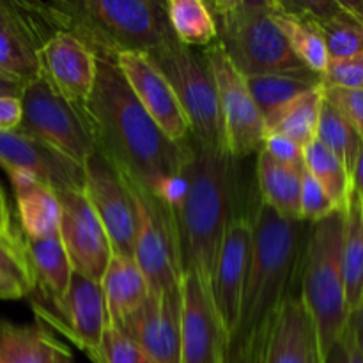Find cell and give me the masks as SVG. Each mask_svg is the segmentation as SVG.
<instances>
[{
  "instance_id": "1",
  "label": "cell",
  "mask_w": 363,
  "mask_h": 363,
  "mask_svg": "<svg viewBox=\"0 0 363 363\" xmlns=\"http://www.w3.org/2000/svg\"><path fill=\"white\" fill-rule=\"evenodd\" d=\"M84 112L99 151L151 195L190 162L191 140L176 144L160 130L135 98L116 59H98V78Z\"/></svg>"
},
{
  "instance_id": "2",
  "label": "cell",
  "mask_w": 363,
  "mask_h": 363,
  "mask_svg": "<svg viewBox=\"0 0 363 363\" xmlns=\"http://www.w3.org/2000/svg\"><path fill=\"white\" fill-rule=\"evenodd\" d=\"M254 248L240 308V323L229 351L250 342L272 328L296 269H301L308 230L307 222L282 218L261 201L254 213Z\"/></svg>"
},
{
  "instance_id": "3",
  "label": "cell",
  "mask_w": 363,
  "mask_h": 363,
  "mask_svg": "<svg viewBox=\"0 0 363 363\" xmlns=\"http://www.w3.org/2000/svg\"><path fill=\"white\" fill-rule=\"evenodd\" d=\"M52 32H69L98 59L124 52L151 53L174 38L165 2L155 0H57L34 2Z\"/></svg>"
},
{
  "instance_id": "4",
  "label": "cell",
  "mask_w": 363,
  "mask_h": 363,
  "mask_svg": "<svg viewBox=\"0 0 363 363\" xmlns=\"http://www.w3.org/2000/svg\"><path fill=\"white\" fill-rule=\"evenodd\" d=\"M184 167L188 194L177 223L183 247L184 272H195L211 284L218 250L230 222L236 218V158L227 149L195 144Z\"/></svg>"
},
{
  "instance_id": "5",
  "label": "cell",
  "mask_w": 363,
  "mask_h": 363,
  "mask_svg": "<svg viewBox=\"0 0 363 363\" xmlns=\"http://www.w3.org/2000/svg\"><path fill=\"white\" fill-rule=\"evenodd\" d=\"M346 211L312 223L301 261V300L314 319L323 357H328L350 323L342 248Z\"/></svg>"
},
{
  "instance_id": "6",
  "label": "cell",
  "mask_w": 363,
  "mask_h": 363,
  "mask_svg": "<svg viewBox=\"0 0 363 363\" xmlns=\"http://www.w3.org/2000/svg\"><path fill=\"white\" fill-rule=\"evenodd\" d=\"M209 9L218 43L245 77L311 71L296 59L273 21L269 2L216 0L209 2Z\"/></svg>"
},
{
  "instance_id": "7",
  "label": "cell",
  "mask_w": 363,
  "mask_h": 363,
  "mask_svg": "<svg viewBox=\"0 0 363 363\" xmlns=\"http://www.w3.org/2000/svg\"><path fill=\"white\" fill-rule=\"evenodd\" d=\"M149 55L172 84L190 121L195 144L225 149L218 89L204 52L183 45L174 35Z\"/></svg>"
},
{
  "instance_id": "8",
  "label": "cell",
  "mask_w": 363,
  "mask_h": 363,
  "mask_svg": "<svg viewBox=\"0 0 363 363\" xmlns=\"http://www.w3.org/2000/svg\"><path fill=\"white\" fill-rule=\"evenodd\" d=\"M124 179L137 209L135 261L144 272L151 293L181 289L186 272L176 211L133 179L126 176Z\"/></svg>"
},
{
  "instance_id": "9",
  "label": "cell",
  "mask_w": 363,
  "mask_h": 363,
  "mask_svg": "<svg viewBox=\"0 0 363 363\" xmlns=\"http://www.w3.org/2000/svg\"><path fill=\"white\" fill-rule=\"evenodd\" d=\"M23 117L18 131L45 142L84 167L98 151L94 131L84 108L57 94L43 77L34 78L21 96Z\"/></svg>"
},
{
  "instance_id": "10",
  "label": "cell",
  "mask_w": 363,
  "mask_h": 363,
  "mask_svg": "<svg viewBox=\"0 0 363 363\" xmlns=\"http://www.w3.org/2000/svg\"><path fill=\"white\" fill-rule=\"evenodd\" d=\"M202 52L218 89L225 149L236 160L259 152L266 138V123L248 87L247 77L230 62L218 41Z\"/></svg>"
},
{
  "instance_id": "11",
  "label": "cell",
  "mask_w": 363,
  "mask_h": 363,
  "mask_svg": "<svg viewBox=\"0 0 363 363\" xmlns=\"http://www.w3.org/2000/svg\"><path fill=\"white\" fill-rule=\"evenodd\" d=\"M28 300L43 325L66 337L84 351L92 363H99L103 335L110 325L101 284L73 273L69 291L60 303L48 305L34 294H30Z\"/></svg>"
},
{
  "instance_id": "12",
  "label": "cell",
  "mask_w": 363,
  "mask_h": 363,
  "mask_svg": "<svg viewBox=\"0 0 363 363\" xmlns=\"http://www.w3.org/2000/svg\"><path fill=\"white\" fill-rule=\"evenodd\" d=\"M84 172V195L101 220L113 254L135 257L137 209L123 172L99 149L85 162Z\"/></svg>"
},
{
  "instance_id": "13",
  "label": "cell",
  "mask_w": 363,
  "mask_h": 363,
  "mask_svg": "<svg viewBox=\"0 0 363 363\" xmlns=\"http://www.w3.org/2000/svg\"><path fill=\"white\" fill-rule=\"evenodd\" d=\"M181 294L183 363H225L229 333L216 308L211 284L199 273L186 272Z\"/></svg>"
},
{
  "instance_id": "14",
  "label": "cell",
  "mask_w": 363,
  "mask_h": 363,
  "mask_svg": "<svg viewBox=\"0 0 363 363\" xmlns=\"http://www.w3.org/2000/svg\"><path fill=\"white\" fill-rule=\"evenodd\" d=\"M57 194L62 208L59 236L73 272L101 284L113 255L108 234L84 191L67 190Z\"/></svg>"
},
{
  "instance_id": "15",
  "label": "cell",
  "mask_w": 363,
  "mask_h": 363,
  "mask_svg": "<svg viewBox=\"0 0 363 363\" xmlns=\"http://www.w3.org/2000/svg\"><path fill=\"white\" fill-rule=\"evenodd\" d=\"M119 69L130 84L135 98L155 119L160 130L176 144L191 140V126L179 98L158 64L144 52H124L116 57Z\"/></svg>"
},
{
  "instance_id": "16",
  "label": "cell",
  "mask_w": 363,
  "mask_h": 363,
  "mask_svg": "<svg viewBox=\"0 0 363 363\" xmlns=\"http://www.w3.org/2000/svg\"><path fill=\"white\" fill-rule=\"evenodd\" d=\"M181 314V289L151 293L133 314L113 325L130 335L155 363H183Z\"/></svg>"
},
{
  "instance_id": "17",
  "label": "cell",
  "mask_w": 363,
  "mask_h": 363,
  "mask_svg": "<svg viewBox=\"0 0 363 363\" xmlns=\"http://www.w3.org/2000/svg\"><path fill=\"white\" fill-rule=\"evenodd\" d=\"M254 248V222L248 216H236L230 222L218 250L211 277V291L229 342L238 330L245 284Z\"/></svg>"
},
{
  "instance_id": "18",
  "label": "cell",
  "mask_w": 363,
  "mask_h": 363,
  "mask_svg": "<svg viewBox=\"0 0 363 363\" xmlns=\"http://www.w3.org/2000/svg\"><path fill=\"white\" fill-rule=\"evenodd\" d=\"M39 69L57 94L84 108L98 78V57L77 35L55 32L39 48Z\"/></svg>"
},
{
  "instance_id": "19",
  "label": "cell",
  "mask_w": 363,
  "mask_h": 363,
  "mask_svg": "<svg viewBox=\"0 0 363 363\" xmlns=\"http://www.w3.org/2000/svg\"><path fill=\"white\" fill-rule=\"evenodd\" d=\"M52 30L32 2H0V73L39 77V48Z\"/></svg>"
},
{
  "instance_id": "20",
  "label": "cell",
  "mask_w": 363,
  "mask_h": 363,
  "mask_svg": "<svg viewBox=\"0 0 363 363\" xmlns=\"http://www.w3.org/2000/svg\"><path fill=\"white\" fill-rule=\"evenodd\" d=\"M0 167L32 174L57 191H84V167L18 130L0 131Z\"/></svg>"
},
{
  "instance_id": "21",
  "label": "cell",
  "mask_w": 363,
  "mask_h": 363,
  "mask_svg": "<svg viewBox=\"0 0 363 363\" xmlns=\"http://www.w3.org/2000/svg\"><path fill=\"white\" fill-rule=\"evenodd\" d=\"M264 363H326L314 319L301 296L291 294L273 319Z\"/></svg>"
},
{
  "instance_id": "22",
  "label": "cell",
  "mask_w": 363,
  "mask_h": 363,
  "mask_svg": "<svg viewBox=\"0 0 363 363\" xmlns=\"http://www.w3.org/2000/svg\"><path fill=\"white\" fill-rule=\"evenodd\" d=\"M7 176L16 199L21 234L27 240H43L59 234L62 208L55 188L27 172L13 170Z\"/></svg>"
},
{
  "instance_id": "23",
  "label": "cell",
  "mask_w": 363,
  "mask_h": 363,
  "mask_svg": "<svg viewBox=\"0 0 363 363\" xmlns=\"http://www.w3.org/2000/svg\"><path fill=\"white\" fill-rule=\"evenodd\" d=\"M73 354L64 342L39 325L0 321V363H71Z\"/></svg>"
},
{
  "instance_id": "24",
  "label": "cell",
  "mask_w": 363,
  "mask_h": 363,
  "mask_svg": "<svg viewBox=\"0 0 363 363\" xmlns=\"http://www.w3.org/2000/svg\"><path fill=\"white\" fill-rule=\"evenodd\" d=\"M25 245H27L28 259H30L35 282H38L30 294L41 298L48 305L60 303L69 291L74 273L60 236L53 234L43 240L25 238Z\"/></svg>"
},
{
  "instance_id": "25",
  "label": "cell",
  "mask_w": 363,
  "mask_h": 363,
  "mask_svg": "<svg viewBox=\"0 0 363 363\" xmlns=\"http://www.w3.org/2000/svg\"><path fill=\"white\" fill-rule=\"evenodd\" d=\"M110 323H121L133 314L151 294L147 279L135 257L112 255L101 280Z\"/></svg>"
},
{
  "instance_id": "26",
  "label": "cell",
  "mask_w": 363,
  "mask_h": 363,
  "mask_svg": "<svg viewBox=\"0 0 363 363\" xmlns=\"http://www.w3.org/2000/svg\"><path fill=\"white\" fill-rule=\"evenodd\" d=\"M307 172V170H305ZM301 170L277 162L266 151L257 152V183L264 204L282 218L301 220Z\"/></svg>"
},
{
  "instance_id": "27",
  "label": "cell",
  "mask_w": 363,
  "mask_h": 363,
  "mask_svg": "<svg viewBox=\"0 0 363 363\" xmlns=\"http://www.w3.org/2000/svg\"><path fill=\"white\" fill-rule=\"evenodd\" d=\"M272 18L286 38L296 59L315 74H325L330 66V53L318 23L284 9L280 2H269Z\"/></svg>"
},
{
  "instance_id": "28",
  "label": "cell",
  "mask_w": 363,
  "mask_h": 363,
  "mask_svg": "<svg viewBox=\"0 0 363 363\" xmlns=\"http://www.w3.org/2000/svg\"><path fill=\"white\" fill-rule=\"evenodd\" d=\"M252 96L261 110L264 123L268 117L279 112L300 96L321 87L323 77L314 71H298V73H272L247 77Z\"/></svg>"
},
{
  "instance_id": "29",
  "label": "cell",
  "mask_w": 363,
  "mask_h": 363,
  "mask_svg": "<svg viewBox=\"0 0 363 363\" xmlns=\"http://www.w3.org/2000/svg\"><path fill=\"white\" fill-rule=\"evenodd\" d=\"M323 101H325V92L321 85L268 117L266 133L286 135L301 147H307L318 135Z\"/></svg>"
},
{
  "instance_id": "30",
  "label": "cell",
  "mask_w": 363,
  "mask_h": 363,
  "mask_svg": "<svg viewBox=\"0 0 363 363\" xmlns=\"http://www.w3.org/2000/svg\"><path fill=\"white\" fill-rule=\"evenodd\" d=\"M342 266L347 308L351 315L363 301V208L354 191L346 209Z\"/></svg>"
},
{
  "instance_id": "31",
  "label": "cell",
  "mask_w": 363,
  "mask_h": 363,
  "mask_svg": "<svg viewBox=\"0 0 363 363\" xmlns=\"http://www.w3.org/2000/svg\"><path fill=\"white\" fill-rule=\"evenodd\" d=\"M165 7L174 35L183 45L208 48L218 41V28L209 4L202 0H169Z\"/></svg>"
},
{
  "instance_id": "32",
  "label": "cell",
  "mask_w": 363,
  "mask_h": 363,
  "mask_svg": "<svg viewBox=\"0 0 363 363\" xmlns=\"http://www.w3.org/2000/svg\"><path fill=\"white\" fill-rule=\"evenodd\" d=\"M305 167L307 172H311L312 177L325 188L330 199L335 202L337 209L346 211L353 195V181L342 160L314 138L305 147Z\"/></svg>"
},
{
  "instance_id": "33",
  "label": "cell",
  "mask_w": 363,
  "mask_h": 363,
  "mask_svg": "<svg viewBox=\"0 0 363 363\" xmlns=\"http://www.w3.org/2000/svg\"><path fill=\"white\" fill-rule=\"evenodd\" d=\"M315 138L342 160L347 172L353 177V170L357 167L358 156H360L363 149V140L360 135H358V131L351 126L350 121L335 106L330 105L326 99L323 101Z\"/></svg>"
},
{
  "instance_id": "34",
  "label": "cell",
  "mask_w": 363,
  "mask_h": 363,
  "mask_svg": "<svg viewBox=\"0 0 363 363\" xmlns=\"http://www.w3.org/2000/svg\"><path fill=\"white\" fill-rule=\"evenodd\" d=\"M328 48L330 60L347 59L363 52V23L347 13L339 2V9L318 23Z\"/></svg>"
},
{
  "instance_id": "35",
  "label": "cell",
  "mask_w": 363,
  "mask_h": 363,
  "mask_svg": "<svg viewBox=\"0 0 363 363\" xmlns=\"http://www.w3.org/2000/svg\"><path fill=\"white\" fill-rule=\"evenodd\" d=\"M0 269L11 279L16 280L27 291V296L38 286L30 259H28L25 238L21 233L14 234V236L0 234Z\"/></svg>"
},
{
  "instance_id": "36",
  "label": "cell",
  "mask_w": 363,
  "mask_h": 363,
  "mask_svg": "<svg viewBox=\"0 0 363 363\" xmlns=\"http://www.w3.org/2000/svg\"><path fill=\"white\" fill-rule=\"evenodd\" d=\"M99 363H155L145 351L123 332L119 326L110 323L105 330L99 351Z\"/></svg>"
},
{
  "instance_id": "37",
  "label": "cell",
  "mask_w": 363,
  "mask_h": 363,
  "mask_svg": "<svg viewBox=\"0 0 363 363\" xmlns=\"http://www.w3.org/2000/svg\"><path fill=\"white\" fill-rule=\"evenodd\" d=\"M335 211L339 209L325 188L312 177L311 172H305L301 181V220L312 225L332 216Z\"/></svg>"
},
{
  "instance_id": "38",
  "label": "cell",
  "mask_w": 363,
  "mask_h": 363,
  "mask_svg": "<svg viewBox=\"0 0 363 363\" xmlns=\"http://www.w3.org/2000/svg\"><path fill=\"white\" fill-rule=\"evenodd\" d=\"M323 87H340L363 91V52L347 59L330 60L323 74Z\"/></svg>"
},
{
  "instance_id": "39",
  "label": "cell",
  "mask_w": 363,
  "mask_h": 363,
  "mask_svg": "<svg viewBox=\"0 0 363 363\" xmlns=\"http://www.w3.org/2000/svg\"><path fill=\"white\" fill-rule=\"evenodd\" d=\"M325 99L332 106H335L351 126L358 131L363 140V91L340 87H323Z\"/></svg>"
},
{
  "instance_id": "40",
  "label": "cell",
  "mask_w": 363,
  "mask_h": 363,
  "mask_svg": "<svg viewBox=\"0 0 363 363\" xmlns=\"http://www.w3.org/2000/svg\"><path fill=\"white\" fill-rule=\"evenodd\" d=\"M262 151H266L284 165H289L293 169L301 170V172L307 170V167H305V147H301L300 144L291 140L286 135L266 133Z\"/></svg>"
},
{
  "instance_id": "41",
  "label": "cell",
  "mask_w": 363,
  "mask_h": 363,
  "mask_svg": "<svg viewBox=\"0 0 363 363\" xmlns=\"http://www.w3.org/2000/svg\"><path fill=\"white\" fill-rule=\"evenodd\" d=\"M268 333L269 330L266 333L254 337V339H252L250 342L245 344V346L227 353L225 363H264Z\"/></svg>"
},
{
  "instance_id": "42",
  "label": "cell",
  "mask_w": 363,
  "mask_h": 363,
  "mask_svg": "<svg viewBox=\"0 0 363 363\" xmlns=\"http://www.w3.org/2000/svg\"><path fill=\"white\" fill-rule=\"evenodd\" d=\"M326 363H363V353L358 350L357 342L347 328L339 342L328 353Z\"/></svg>"
},
{
  "instance_id": "43",
  "label": "cell",
  "mask_w": 363,
  "mask_h": 363,
  "mask_svg": "<svg viewBox=\"0 0 363 363\" xmlns=\"http://www.w3.org/2000/svg\"><path fill=\"white\" fill-rule=\"evenodd\" d=\"M23 108L20 98H0V131H14L20 128Z\"/></svg>"
},
{
  "instance_id": "44",
  "label": "cell",
  "mask_w": 363,
  "mask_h": 363,
  "mask_svg": "<svg viewBox=\"0 0 363 363\" xmlns=\"http://www.w3.org/2000/svg\"><path fill=\"white\" fill-rule=\"evenodd\" d=\"M28 82L13 74L0 73V98H20L23 96Z\"/></svg>"
},
{
  "instance_id": "45",
  "label": "cell",
  "mask_w": 363,
  "mask_h": 363,
  "mask_svg": "<svg viewBox=\"0 0 363 363\" xmlns=\"http://www.w3.org/2000/svg\"><path fill=\"white\" fill-rule=\"evenodd\" d=\"M21 298H27V291L0 269V300H21Z\"/></svg>"
},
{
  "instance_id": "46",
  "label": "cell",
  "mask_w": 363,
  "mask_h": 363,
  "mask_svg": "<svg viewBox=\"0 0 363 363\" xmlns=\"http://www.w3.org/2000/svg\"><path fill=\"white\" fill-rule=\"evenodd\" d=\"M347 330L353 335L354 342H357L358 350L363 353V301L360 307L350 315V323H347Z\"/></svg>"
},
{
  "instance_id": "47",
  "label": "cell",
  "mask_w": 363,
  "mask_h": 363,
  "mask_svg": "<svg viewBox=\"0 0 363 363\" xmlns=\"http://www.w3.org/2000/svg\"><path fill=\"white\" fill-rule=\"evenodd\" d=\"M0 234H7V236L18 234V230L13 225V220H11V209L2 188H0Z\"/></svg>"
},
{
  "instance_id": "48",
  "label": "cell",
  "mask_w": 363,
  "mask_h": 363,
  "mask_svg": "<svg viewBox=\"0 0 363 363\" xmlns=\"http://www.w3.org/2000/svg\"><path fill=\"white\" fill-rule=\"evenodd\" d=\"M353 191L354 195L358 197V201H360L362 208H363V149L360 152V156H358V162H357V167H354L353 170Z\"/></svg>"
}]
</instances>
